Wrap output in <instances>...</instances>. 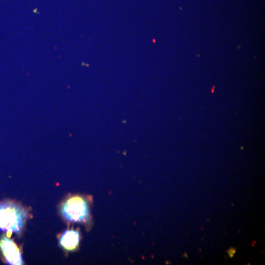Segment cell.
<instances>
[{
    "label": "cell",
    "instance_id": "obj_1",
    "mask_svg": "<svg viewBox=\"0 0 265 265\" xmlns=\"http://www.w3.org/2000/svg\"><path fill=\"white\" fill-rule=\"evenodd\" d=\"M26 212L19 206L9 203L0 204V230L18 233L23 226Z\"/></svg>",
    "mask_w": 265,
    "mask_h": 265
},
{
    "label": "cell",
    "instance_id": "obj_2",
    "mask_svg": "<svg viewBox=\"0 0 265 265\" xmlns=\"http://www.w3.org/2000/svg\"><path fill=\"white\" fill-rule=\"evenodd\" d=\"M64 218L71 222H83L88 219L89 209L82 198L75 196L68 199L61 207Z\"/></svg>",
    "mask_w": 265,
    "mask_h": 265
},
{
    "label": "cell",
    "instance_id": "obj_3",
    "mask_svg": "<svg viewBox=\"0 0 265 265\" xmlns=\"http://www.w3.org/2000/svg\"><path fill=\"white\" fill-rule=\"evenodd\" d=\"M0 247L9 265H21L23 264L21 254L13 240L3 237L0 241Z\"/></svg>",
    "mask_w": 265,
    "mask_h": 265
},
{
    "label": "cell",
    "instance_id": "obj_4",
    "mask_svg": "<svg viewBox=\"0 0 265 265\" xmlns=\"http://www.w3.org/2000/svg\"><path fill=\"white\" fill-rule=\"evenodd\" d=\"M80 241V234L75 230H70L65 231L61 236L60 243L62 247L67 250L74 249Z\"/></svg>",
    "mask_w": 265,
    "mask_h": 265
},
{
    "label": "cell",
    "instance_id": "obj_5",
    "mask_svg": "<svg viewBox=\"0 0 265 265\" xmlns=\"http://www.w3.org/2000/svg\"><path fill=\"white\" fill-rule=\"evenodd\" d=\"M227 252L230 258H233L236 252V248L231 247L227 250Z\"/></svg>",
    "mask_w": 265,
    "mask_h": 265
}]
</instances>
